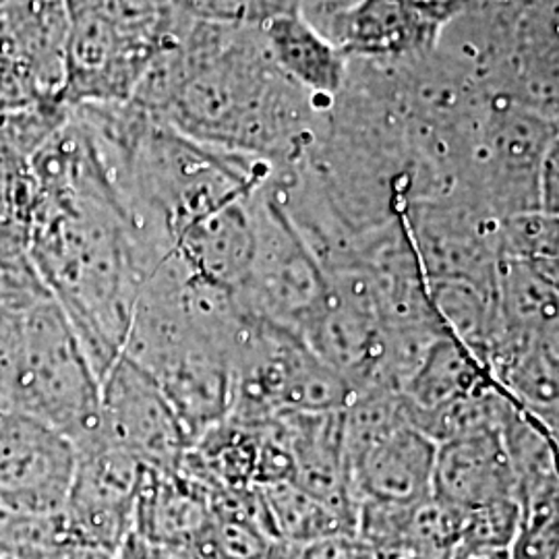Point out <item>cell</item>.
<instances>
[{"label": "cell", "mask_w": 559, "mask_h": 559, "mask_svg": "<svg viewBox=\"0 0 559 559\" xmlns=\"http://www.w3.org/2000/svg\"><path fill=\"white\" fill-rule=\"evenodd\" d=\"M7 413H9V411H7V406H4V400L0 396V417H2V415H7Z\"/></svg>", "instance_id": "e0dca14e"}, {"label": "cell", "mask_w": 559, "mask_h": 559, "mask_svg": "<svg viewBox=\"0 0 559 559\" xmlns=\"http://www.w3.org/2000/svg\"><path fill=\"white\" fill-rule=\"evenodd\" d=\"M448 7L436 0H359L334 20V38L344 55H404L431 40Z\"/></svg>", "instance_id": "ba28073f"}, {"label": "cell", "mask_w": 559, "mask_h": 559, "mask_svg": "<svg viewBox=\"0 0 559 559\" xmlns=\"http://www.w3.org/2000/svg\"><path fill=\"white\" fill-rule=\"evenodd\" d=\"M48 559H117L112 551L102 549L96 545H87V543H67L64 547H60L59 551H55Z\"/></svg>", "instance_id": "9a60e30c"}, {"label": "cell", "mask_w": 559, "mask_h": 559, "mask_svg": "<svg viewBox=\"0 0 559 559\" xmlns=\"http://www.w3.org/2000/svg\"><path fill=\"white\" fill-rule=\"evenodd\" d=\"M438 443L404 419L346 450L357 506H420L433 498Z\"/></svg>", "instance_id": "8992f818"}, {"label": "cell", "mask_w": 559, "mask_h": 559, "mask_svg": "<svg viewBox=\"0 0 559 559\" xmlns=\"http://www.w3.org/2000/svg\"><path fill=\"white\" fill-rule=\"evenodd\" d=\"M452 559H512L510 549H487V551H473V554H454Z\"/></svg>", "instance_id": "2e32d148"}, {"label": "cell", "mask_w": 559, "mask_h": 559, "mask_svg": "<svg viewBox=\"0 0 559 559\" xmlns=\"http://www.w3.org/2000/svg\"><path fill=\"white\" fill-rule=\"evenodd\" d=\"M100 433L154 471H177L191 448L158 383L124 355L100 383Z\"/></svg>", "instance_id": "277c9868"}, {"label": "cell", "mask_w": 559, "mask_h": 559, "mask_svg": "<svg viewBox=\"0 0 559 559\" xmlns=\"http://www.w3.org/2000/svg\"><path fill=\"white\" fill-rule=\"evenodd\" d=\"M539 198L543 214L559 218V145L540 168Z\"/></svg>", "instance_id": "5bb4252c"}, {"label": "cell", "mask_w": 559, "mask_h": 559, "mask_svg": "<svg viewBox=\"0 0 559 559\" xmlns=\"http://www.w3.org/2000/svg\"><path fill=\"white\" fill-rule=\"evenodd\" d=\"M267 52L295 85L334 96L344 81V52L297 11H282L260 23Z\"/></svg>", "instance_id": "30bf717a"}, {"label": "cell", "mask_w": 559, "mask_h": 559, "mask_svg": "<svg viewBox=\"0 0 559 559\" xmlns=\"http://www.w3.org/2000/svg\"><path fill=\"white\" fill-rule=\"evenodd\" d=\"M520 526L516 500L493 501L464 514L459 547L454 554H473L487 549H510Z\"/></svg>", "instance_id": "4fadbf2b"}, {"label": "cell", "mask_w": 559, "mask_h": 559, "mask_svg": "<svg viewBox=\"0 0 559 559\" xmlns=\"http://www.w3.org/2000/svg\"><path fill=\"white\" fill-rule=\"evenodd\" d=\"M210 493L182 466L177 471L145 468L133 533L166 549L195 547L214 516Z\"/></svg>", "instance_id": "9c48e42d"}, {"label": "cell", "mask_w": 559, "mask_h": 559, "mask_svg": "<svg viewBox=\"0 0 559 559\" xmlns=\"http://www.w3.org/2000/svg\"><path fill=\"white\" fill-rule=\"evenodd\" d=\"M493 383L496 380L479 360L445 334L431 344L400 394L406 413H431L456 400L475 396Z\"/></svg>", "instance_id": "8fae6325"}, {"label": "cell", "mask_w": 559, "mask_h": 559, "mask_svg": "<svg viewBox=\"0 0 559 559\" xmlns=\"http://www.w3.org/2000/svg\"><path fill=\"white\" fill-rule=\"evenodd\" d=\"M433 500L471 512L493 501H519V483L501 431H489L438 445Z\"/></svg>", "instance_id": "52a82bcc"}, {"label": "cell", "mask_w": 559, "mask_h": 559, "mask_svg": "<svg viewBox=\"0 0 559 559\" xmlns=\"http://www.w3.org/2000/svg\"><path fill=\"white\" fill-rule=\"evenodd\" d=\"M4 402L9 413L50 425L73 448L100 436V380L50 295L17 311Z\"/></svg>", "instance_id": "6da1fadb"}, {"label": "cell", "mask_w": 559, "mask_h": 559, "mask_svg": "<svg viewBox=\"0 0 559 559\" xmlns=\"http://www.w3.org/2000/svg\"><path fill=\"white\" fill-rule=\"evenodd\" d=\"M258 489L265 506L270 533L286 547L302 549L336 535H355L336 512L293 480L267 483Z\"/></svg>", "instance_id": "7c38bea8"}, {"label": "cell", "mask_w": 559, "mask_h": 559, "mask_svg": "<svg viewBox=\"0 0 559 559\" xmlns=\"http://www.w3.org/2000/svg\"><path fill=\"white\" fill-rule=\"evenodd\" d=\"M230 417L274 419L293 413L342 411L348 381L302 340L255 318H242L230 348Z\"/></svg>", "instance_id": "7a4b0ae2"}, {"label": "cell", "mask_w": 559, "mask_h": 559, "mask_svg": "<svg viewBox=\"0 0 559 559\" xmlns=\"http://www.w3.org/2000/svg\"><path fill=\"white\" fill-rule=\"evenodd\" d=\"M325 278L284 212L261 189L255 207V251L237 290L247 318L267 321L300 336L318 309Z\"/></svg>", "instance_id": "3957f363"}, {"label": "cell", "mask_w": 559, "mask_h": 559, "mask_svg": "<svg viewBox=\"0 0 559 559\" xmlns=\"http://www.w3.org/2000/svg\"><path fill=\"white\" fill-rule=\"evenodd\" d=\"M78 452L57 429L20 413L0 417V503L20 516H57L75 479Z\"/></svg>", "instance_id": "5b68a950"}]
</instances>
